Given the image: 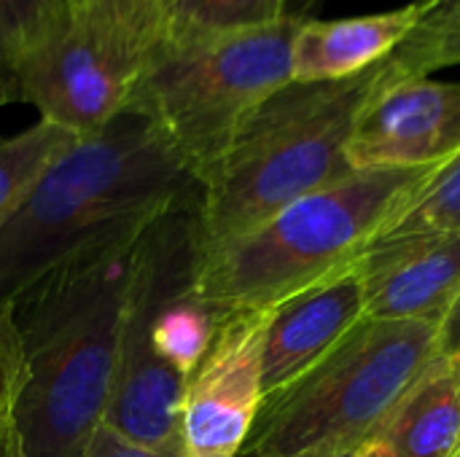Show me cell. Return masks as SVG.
<instances>
[{"instance_id":"6da1fadb","label":"cell","mask_w":460,"mask_h":457,"mask_svg":"<svg viewBox=\"0 0 460 457\" xmlns=\"http://www.w3.org/2000/svg\"><path fill=\"white\" fill-rule=\"evenodd\" d=\"M450 65H460V0H431L410 38L369 70L280 86L199 178V250L232 242L291 202L353 175L348 148L377 94Z\"/></svg>"},{"instance_id":"7a4b0ae2","label":"cell","mask_w":460,"mask_h":457,"mask_svg":"<svg viewBox=\"0 0 460 457\" xmlns=\"http://www.w3.org/2000/svg\"><path fill=\"white\" fill-rule=\"evenodd\" d=\"M199 199V178L159 127L124 108L78 137L0 226V299H19L67 261L137 240L170 210Z\"/></svg>"},{"instance_id":"3957f363","label":"cell","mask_w":460,"mask_h":457,"mask_svg":"<svg viewBox=\"0 0 460 457\" xmlns=\"http://www.w3.org/2000/svg\"><path fill=\"white\" fill-rule=\"evenodd\" d=\"M140 237L67 261L13 299L30 372L19 404L30 457H86L102 428Z\"/></svg>"},{"instance_id":"277c9868","label":"cell","mask_w":460,"mask_h":457,"mask_svg":"<svg viewBox=\"0 0 460 457\" xmlns=\"http://www.w3.org/2000/svg\"><path fill=\"white\" fill-rule=\"evenodd\" d=\"M431 170H356L291 202L259 229L199 250V299L221 318L270 310L353 267Z\"/></svg>"},{"instance_id":"5b68a950","label":"cell","mask_w":460,"mask_h":457,"mask_svg":"<svg viewBox=\"0 0 460 457\" xmlns=\"http://www.w3.org/2000/svg\"><path fill=\"white\" fill-rule=\"evenodd\" d=\"M437 321L364 318L321 364L264 396L237 457H353L442 356Z\"/></svg>"},{"instance_id":"8992f818","label":"cell","mask_w":460,"mask_h":457,"mask_svg":"<svg viewBox=\"0 0 460 457\" xmlns=\"http://www.w3.org/2000/svg\"><path fill=\"white\" fill-rule=\"evenodd\" d=\"M305 19L154 46L129 97L197 178L229 148L248 116L291 78L294 40Z\"/></svg>"},{"instance_id":"52a82bcc","label":"cell","mask_w":460,"mask_h":457,"mask_svg":"<svg viewBox=\"0 0 460 457\" xmlns=\"http://www.w3.org/2000/svg\"><path fill=\"white\" fill-rule=\"evenodd\" d=\"M148 51L135 35L67 8L54 32L16 65L11 97L84 137L129 105Z\"/></svg>"},{"instance_id":"ba28073f","label":"cell","mask_w":460,"mask_h":457,"mask_svg":"<svg viewBox=\"0 0 460 457\" xmlns=\"http://www.w3.org/2000/svg\"><path fill=\"white\" fill-rule=\"evenodd\" d=\"M267 310L224 318L183 393L181 439L186 457H237L264 404L261 350Z\"/></svg>"},{"instance_id":"9c48e42d","label":"cell","mask_w":460,"mask_h":457,"mask_svg":"<svg viewBox=\"0 0 460 457\" xmlns=\"http://www.w3.org/2000/svg\"><path fill=\"white\" fill-rule=\"evenodd\" d=\"M460 154V81L407 78L367 108L348 148L353 170L437 167Z\"/></svg>"},{"instance_id":"30bf717a","label":"cell","mask_w":460,"mask_h":457,"mask_svg":"<svg viewBox=\"0 0 460 457\" xmlns=\"http://www.w3.org/2000/svg\"><path fill=\"white\" fill-rule=\"evenodd\" d=\"M356 267L367 318L445 323L460 296V232L372 242Z\"/></svg>"},{"instance_id":"8fae6325","label":"cell","mask_w":460,"mask_h":457,"mask_svg":"<svg viewBox=\"0 0 460 457\" xmlns=\"http://www.w3.org/2000/svg\"><path fill=\"white\" fill-rule=\"evenodd\" d=\"M364 318V280L356 264L270 307L261 350L264 396L305 377Z\"/></svg>"},{"instance_id":"7c38bea8","label":"cell","mask_w":460,"mask_h":457,"mask_svg":"<svg viewBox=\"0 0 460 457\" xmlns=\"http://www.w3.org/2000/svg\"><path fill=\"white\" fill-rule=\"evenodd\" d=\"M431 0H412L385 13L305 19L294 40V81H334L391 57L426 16Z\"/></svg>"},{"instance_id":"4fadbf2b","label":"cell","mask_w":460,"mask_h":457,"mask_svg":"<svg viewBox=\"0 0 460 457\" xmlns=\"http://www.w3.org/2000/svg\"><path fill=\"white\" fill-rule=\"evenodd\" d=\"M377 442L388 457H456L460 450V391L447 356H439L412 385Z\"/></svg>"},{"instance_id":"5bb4252c","label":"cell","mask_w":460,"mask_h":457,"mask_svg":"<svg viewBox=\"0 0 460 457\" xmlns=\"http://www.w3.org/2000/svg\"><path fill=\"white\" fill-rule=\"evenodd\" d=\"M291 0H162L154 46L261 30L288 19Z\"/></svg>"},{"instance_id":"9a60e30c","label":"cell","mask_w":460,"mask_h":457,"mask_svg":"<svg viewBox=\"0 0 460 457\" xmlns=\"http://www.w3.org/2000/svg\"><path fill=\"white\" fill-rule=\"evenodd\" d=\"M75 143V132L46 119L11 137H0V226L22 207L51 164Z\"/></svg>"},{"instance_id":"2e32d148","label":"cell","mask_w":460,"mask_h":457,"mask_svg":"<svg viewBox=\"0 0 460 457\" xmlns=\"http://www.w3.org/2000/svg\"><path fill=\"white\" fill-rule=\"evenodd\" d=\"M460 232V154L437 164L391 215L372 242L410 234H458ZM369 242V245H372Z\"/></svg>"},{"instance_id":"e0dca14e","label":"cell","mask_w":460,"mask_h":457,"mask_svg":"<svg viewBox=\"0 0 460 457\" xmlns=\"http://www.w3.org/2000/svg\"><path fill=\"white\" fill-rule=\"evenodd\" d=\"M67 16V0H0V108L13 102V70Z\"/></svg>"},{"instance_id":"ac0fdd59","label":"cell","mask_w":460,"mask_h":457,"mask_svg":"<svg viewBox=\"0 0 460 457\" xmlns=\"http://www.w3.org/2000/svg\"><path fill=\"white\" fill-rule=\"evenodd\" d=\"M30 380L13 299H0V457H30L22 436L19 404Z\"/></svg>"},{"instance_id":"d6986e66","label":"cell","mask_w":460,"mask_h":457,"mask_svg":"<svg viewBox=\"0 0 460 457\" xmlns=\"http://www.w3.org/2000/svg\"><path fill=\"white\" fill-rule=\"evenodd\" d=\"M73 13L113 24L154 48L162 0H67Z\"/></svg>"},{"instance_id":"ffe728a7","label":"cell","mask_w":460,"mask_h":457,"mask_svg":"<svg viewBox=\"0 0 460 457\" xmlns=\"http://www.w3.org/2000/svg\"><path fill=\"white\" fill-rule=\"evenodd\" d=\"M86 457H186V453H183V442L175 447H167V450H143V447H135V444L119 439L116 434H111L102 426L97 431V436L92 439Z\"/></svg>"},{"instance_id":"44dd1931","label":"cell","mask_w":460,"mask_h":457,"mask_svg":"<svg viewBox=\"0 0 460 457\" xmlns=\"http://www.w3.org/2000/svg\"><path fill=\"white\" fill-rule=\"evenodd\" d=\"M439 350L442 356L453 358L460 350V296L456 299L453 310L447 312L445 323H442V331H439Z\"/></svg>"},{"instance_id":"7402d4cb","label":"cell","mask_w":460,"mask_h":457,"mask_svg":"<svg viewBox=\"0 0 460 457\" xmlns=\"http://www.w3.org/2000/svg\"><path fill=\"white\" fill-rule=\"evenodd\" d=\"M323 0H291L288 3V16L291 19H313V13L321 8Z\"/></svg>"},{"instance_id":"603a6c76","label":"cell","mask_w":460,"mask_h":457,"mask_svg":"<svg viewBox=\"0 0 460 457\" xmlns=\"http://www.w3.org/2000/svg\"><path fill=\"white\" fill-rule=\"evenodd\" d=\"M353 457H388V453L383 450L380 442H372V444H367L364 450H358Z\"/></svg>"},{"instance_id":"cb8c5ba5","label":"cell","mask_w":460,"mask_h":457,"mask_svg":"<svg viewBox=\"0 0 460 457\" xmlns=\"http://www.w3.org/2000/svg\"><path fill=\"white\" fill-rule=\"evenodd\" d=\"M453 361V372H456V380H458V391H460V350L450 358Z\"/></svg>"},{"instance_id":"d4e9b609","label":"cell","mask_w":460,"mask_h":457,"mask_svg":"<svg viewBox=\"0 0 460 457\" xmlns=\"http://www.w3.org/2000/svg\"><path fill=\"white\" fill-rule=\"evenodd\" d=\"M456 457H460V450H458V453H456Z\"/></svg>"}]
</instances>
